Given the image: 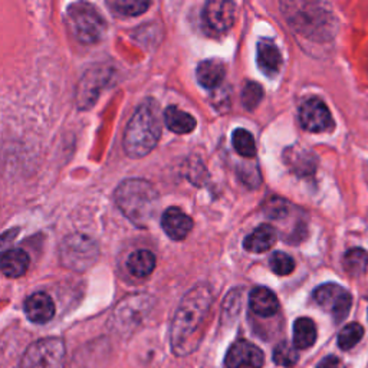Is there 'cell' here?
Returning <instances> with one entry per match:
<instances>
[{"mask_svg":"<svg viewBox=\"0 0 368 368\" xmlns=\"http://www.w3.org/2000/svg\"><path fill=\"white\" fill-rule=\"evenodd\" d=\"M340 367V360L336 356H328L321 360V362L318 364L316 368H338Z\"/></svg>","mask_w":368,"mask_h":368,"instance_id":"31","label":"cell"},{"mask_svg":"<svg viewBox=\"0 0 368 368\" xmlns=\"http://www.w3.org/2000/svg\"><path fill=\"white\" fill-rule=\"evenodd\" d=\"M235 3L226 0H212L203 10L205 25L213 32L223 33L235 23Z\"/></svg>","mask_w":368,"mask_h":368,"instance_id":"10","label":"cell"},{"mask_svg":"<svg viewBox=\"0 0 368 368\" xmlns=\"http://www.w3.org/2000/svg\"><path fill=\"white\" fill-rule=\"evenodd\" d=\"M232 144L236 153L245 159H254L256 156V143L252 134L245 128H236L232 134Z\"/></svg>","mask_w":368,"mask_h":368,"instance_id":"23","label":"cell"},{"mask_svg":"<svg viewBox=\"0 0 368 368\" xmlns=\"http://www.w3.org/2000/svg\"><path fill=\"white\" fill-rule=\"evenodd\" d=\"M96 245L83 235L66 238L61 246V259L66 267L74 271H85L96 260Z\"/></svg>","mask_w":368,"mask_h":368,"instance_id":"6","label":"cell"},{"mask_svg":"<svg viewBox=\"0 0 368 368\" xmlns=\"http://www.w3.org/2000/svg\"><path fill=\"white\" fill-rule=\"evenodd\" d=\"M285 161L298 174H309L314 170V157L305 148L289 147L285 152Z\"/></svg>","mask_w":368,"mask_h":368,"instance_id":"22","label":"cell"},{"mask_svg":"<svg viewBox=\"0 0 368 368\" xmlns=\"http://www.w3.org/2000/svg\"><path fill=\"white\" fill-rule=\"evenodd\" d=\"M344 269L353 276L362 275L368 267V254L364 249L354 247L348 250L344 256Z\"/></svg>","mask_w":368,"mask_h":368,"instance_id":"24","label":"cell"},{"mask_svg":"<svg viewBox=\"0 0 368 368\" xmlns=\"http://www.w3.org/2000/svg\"><path fill=\"white\" fill-rule=\"evenodd\" d=\"M128 272L136 278H145L152 275L156 267V256L150 250H136L127 260Z\"/></svg>","mask_w":368,"mask_h":368,"instance_id":"18","label":"cell"},{"mask_svg":"<svg viewBox=\"0 0 368 368\" xmlns=\"http://www.w3.org/2000/svg\"><path fill=\"white\" fill-rule=\"evenodd\" d=\"M263 353L259 347L246 340L233 344L225 358V368H262Z\"/></svg>","mask_w":368,"mask_h":368,"instance_id":"9","label":"cell"},{"mask_svg":"<svg viewBox=\"0 0 368 368\" xmlns=\"http://www.w3.org/2000/svg\"><path fill=\"white\" fill-rule=\"evenodd\" d=\"M161 226L170 239L184 241L193 229V221L189 214L178 207H169L163 213Z\"/></svg>","mask_w":368,"mask_h":368,"instance_id":"11","label":"cell"},{"mask_svg":"<svg viewBox=\"0 0 368 368\" xmlns=\"http://www.w3.org/2000/svg\"><path fill=\"white\" fill-rule=\"evenodd\" d=\"M316 341V327L311 318H298L294 324V345L298 349H308Z\"/></svg>","mask_w":368,"mask_h":368,"instance_id":"20","label":"cell"},{"mask_svg":"<svg viewBox=\"0 0 368 368\" xmlns=\"http://www.w3.org/2000/svg\"><path fill=\"white\" fill-rule=\"evenodd\" d=\"M212 304L213 294L206 283L196 285L183 296L170 332L172 351L177 357H187L198 348L203 340Z\"/></svg>","mask_w":368,"mask_h":368,"instance_id":"1","label":"cell"},{"mask_svg":"<svg viewBox=\"0 0 368 368\" xmlns=\"http://www.w3.org/2000/svg\"><path fill=\"white\" fill-rule=\"evenodd\" d=\"M161 137V120L156 101L147 99L131 116L124 132V150L128 157L141 159L156 148Z\"/></svg>","mask_w":368,"mask_h":368,"instance_id":"2","label":"cell"},{"mask_svg":"<svg viewBox=\"0 0 368 368\" xmlns=\"http://www.w3.org/2000/svg\"><path fill=\"white\" fill-rule=\"evenodd\" d=\"M225 65L217 59H207L200 62L196 68V78L205 88L213 90L219 87L225 78Z\"/></svg>","mask_w":368,"mask_h":368,"instance_id":"16","label":"cell"},{"mask_svg":"<svg viewBox=\"0 0 368 368\" xmlns=\"http://www.w3.org/2000/svg\"><path fill=\"white\" fill-rule=\"evenodd\" d=\"M276 242V230L269 225L258 226L250 235L245 238L243 247L247 252L263 254L269 250Z\"/></svg>","mask_w":368,"mask_h":368,"instance_id":"14","label":"cell"},{"mask_svg":"<svg viewBox=\"0 0 368 368\" xmlns=\"http://www.w3.org/2000/svg\"><path fill=\"white\" fill-rule=\"evenodd\" d=\"M65 344L61 338H42L28 347L22 368H63Z\"/></svg>","mask_w":368,"mask_h":368,"instance_id":"5","label":"cell"},{"mask_svg":"<svg viewBox=\"0 0 368 368\" xmlns=\"http://www.w3.org/2000/svg\"><path fill=\"white\" fill-rule=\"evenodd\" d=\"M256 61L260 71L269 78L279 74L283 62L279 48L271 39H260L258 42Z\"/></svg>","mask_w":368,"mask_h":368,"instance_id":"13","label":"cell"},{"mask_svg":"<svg viewBox=\"0 0 368 368\" xmlns=\"http://www.w3.org/2000/svg\"><path fill=\"white\" fill-rule=\"evenodd\" d=\"M250 309H252L256 315L269 318L274 316L279 309V303L276 295L267 288L258 287L252 292H250L249 298Z\"/></svg>","mask_w":368,"mask_h":368,"instance_id":"15","label":"cell"},{"mask_svg":"<svg viewBox=\"0 0 368 368\" xmlns=\"http://www.w3.org/2000/svg\"><path fill=\"white\" fill-rule=\"evenodd\" d=\"M121 213L139 227H147L159 209V193L152 183L143 178L124 180L114 193Z\"/></svg>","mask_w":368,"mask_h":368,"instance_id":"3","label":"cell"},{"mask_svg":"<svg viewBox=\"0 0 368 368\" xmlns=\"http://www.w3.org/2000/svg\"><path fill=\"white\" fill-rule=\"evenodd\" d=\"M103 79H105V75L103 72H96V71H90L85 76H83L82 82L79 83V92H78L79 108L94 105L96 95H98L96 83L98 81H103Z\"/></svg>","mask_w":368,"mask_h":368,"instance_id":"21","label":"cell"},{"mask_svg":"<svg viewBox=\"0 0 368 368\" xmlns=\"http://www.w3.org/2000/svg\"><path fill=\"white\" fill-rule=\"evenodd\" d=\"M269 266L274 274L279 276H287L294 272L295 260L285 252H275L269 259Z\"/></svg>","mask_w":368,"mask_h":368,"instance_id":"28","label":"cell"},{"mask_svg":"<svg viewBox=\"0 0 368 368\" xmlns=\"http://www.w3.org/2000/svg\"><path fill=\"white\" fill-rule=\"evenodd\" d=\"M164 123L176 134H189L196 128V120L177 107H169L164 111Z\"/></svg>","mask_w":368,"mask_h":368,"instance_id":"19","label":"cell"},{"mask_svg":"<svg viewBox=\"0 0 368 368\" xmlns=\"http://www.w3.org/2000/svg\"><path fill=\"white\" fill-rule=\"evenodd\" d=\"M314 300L325 312L331 314L336 323H343L353 305V298L349 292L337 283H325L318 287L314 291Z\"/></svg>","mask_w":368,"mask_h":368,"instance_id":"7","label":"cell"},{"mask_svg":"<svg viewBox=\"0 0 368 368\" xmlns=\"http://www.w3.org/2000/svg\"><path fill=\"white\" fill-rule=\"evenodd\" d=\"M108 8L111 9L112 13L119 14V16H139L141 13H144L150 3L148 2H143V0H110L107 2Z\"/></svg>","mask_w":368,"mask_h":368,"instance_id":"25","label":"cell"},{"mask_svg":"<svg viewBox=\"0 0 368 368\" xmlns=\"http://www.w3.org/2000/svg\"><path fill=\"white\" fill-rule=\"evenodd\" d=\"M364 336V328L358 323H351L345 325L338 334V347L344 351L354 348Z\"/></svg>","mask_w":368,"mask_h":368,"instance_id":"26","label":"cell"},{"mask_svg":"<svg viewBox=\"0 0 368 368\" xmlns=\"http://www.w3.org/2000/svg\"><path fill=\"white\" fill-rule=\"evenodd\" d=\"M68 22L74 35L83 43H95L105 35V19L95 6L79 2L68 8Z\"/></svg>","mask_w":368,"mask_h":368,"instance_id":"4","label":"cell"},{"mask_svg":"<svg viewBox=\"0 0 368 368\" xmlns=\"http://www.w3.org/2000/svg\"><path fill=\"white\" fill-rule=\"evenodd\" d=\"M296 349L295 345L287 341L279 343L274 349V361L280 367H294L299 360Z\"/></svg>","mask_w":368,"mask_h":368,"instance_id":"27","label":"cell"},{"mask_svg":"<svg viewBox=\"0 0 368 368\" xmlns=\"http://www.w3.org/2000/svg\"><path fill=\"white\" fill-rule=\"evenodd\" d=\"M266 212L269 213L272 217H275V219H280V217L283 214H287V212H288L287 202H283L282 198L275 197V198L271 200V205H267Z\"/></svg>","mask_w":368,"mask_h":368,"instance_id":"30","label":"cell"},{"mask_svg":"<svg viewBox=\"0 0 368 368\" xmlns=\"http://www.w3.org/2000/svg\"><path fill=\"white\" fill-rule=\"evenodd\" d=\"M299 123L309 132H325L334 127L332 115L320 98H309L300 105Z\"/></svg>","mask_w":368,"mask_h":368,"instance_id":"8","label":"cell"},{"mask_svg":"<svg viewBox=\"0 0 368 368\" xmlns=\"http://www.w3.org/2000/svg\"><path fill=\"white\" fill-rule=\"evenodd\" d=\"M263 98V90L256 82H247L242 91V103L246 110H255Z\"/></svg>","mask_w":368,"mask_h":368,"instance_id":"29","label":"cell"},{"mask_svg":"<svg viewBox=\"0 0 368 368\" xmlns=\"http://www.w3.org/2000/svg\"><path fill=\"white\" fill-rule=\"evenodd\" d=\"M25 314L29 321L35 324H45L54 318L55 304L48 294L37 292L26 299Z\"/></svg>","mask_w":368,"mask_h":368,"instance_id":"12","label":"cell"},{"mask_svg":"<svg viewBox=\"0 0 368 368\" xmlns=\"http://www.w3.org/2000/svg\"><path fill=\"white\" fill-rule=\"evenodd\" d=\"M2 272L8 278L23 276L29 267V256L22 249H10L2 256Z\"/></svg>","mask_w":368,"mask_h":368,"instance_id":"17","label":"cell"}]
</instances>
